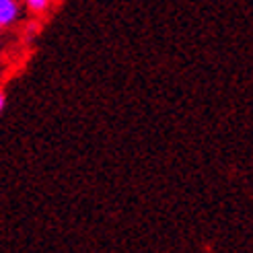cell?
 <instances>
[{"instance_id":"cell-2","label":"cell","mask_w":253,"mask_h":253,"mask_svg":"<svg viewBox=\"0 0 253 253\" xmlns=\"http://www.w3.org/2000/svg\"><path fill=\"white\" fill-rule=\"evenodd\" d=\"M25 2H27V6H29L31 10L42 12V10H45V8H47L49 0H25Z\"/></svg>"},{"instance_id":"cell-1","label":"cell","mask_w":253,"mask_h":253,"mask_svg":"<svg viewBox=\"0 0 253 253\" xmlns=\"http://www.w3.org/2000/svg\"><path fill=\"white\" fill-rule=\"evenodd\" d=\"M19 15V4L15 0H0V27L10 25Z\"/></svg>"},{"instance_id":"cell-3","label":"cell","mask_w":253,"mask_h":253,"mask_svg":"<svg viewBox=\"0 0 253 253\" xmlns=\"http://www.w3.org/2000/svg\"><path fill=\"white\" fill-rule=\"evenodd\" d=\"M2 107H4V95L0 93V111H2Z\"/></svg>"}]
</instances>
